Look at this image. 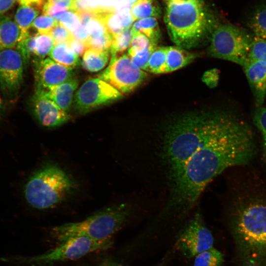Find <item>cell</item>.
I'll list each match as a JSON object with an SVG mask.
<instances>
[{
    "mask_svg": "<svg viewBox=\"0 0 266 266\" xmlns=\"http://www.w3.org/2000/svg\"><path fill=\"white\" fill-rule=\"evenodd\" d=\"M235 114L221 110L184 113L166 121L150 140L140 143V175L165 193L175 187L185 166L222 132Z\"/></svg>",
    "mask_w": 266,
    "mask_h": 266,
    "instance_id": "1",
    "label": "cell"
},
{
    "mask_svg": "<svg viewBox=\"0 0 266 266\" xmlns=\"http://www.w3.org/2000/svg\"><path fill=\"white\" fill-rule=\"evenodd\" d=\"M255 152L251 128L236 117L185 168L170 194L172 205L179 211L190 213L212 180L228 167L248 164Z\"/></svg>",
    "mask_w": 266,
    "mask_h": 266,
    "instance_id": "2",
    "label": "cell"
},
{
    "mask_svg": "<svg viewBox=\"0 0 266 266\" xmlns=\"http://www.w3.org/2000/svg\"><path fill=\"white\" fill-rule=\"evenodd\" d=\"M230 223L240 266H266V200L241 199L232 211Z\"/></svg>",
    "mask_w": 266,
    "mask_h": 266,
    "instance_id": "3",
    "label": "cell"
},
{
    "mask_svg": "<svg viewBox=\"0 0 266 266\" xmlns=\"http://www.w3.org/2000/svg\"><path fill=\"white\" fill-rule=\"evenodd\" d=\"M164 20L171 40L186 50L202 44L217 27L202 0H169Z\"/></svg>",
    "mask_w": 266,
    "mask_h": 266,
    "instance_id": "4",
    "label": "cell"
},
{
    "mask_svg": "<svg viewBox=\"0 0 266 266\" xmlns=\"http://www.w3.org/2000/svg\"><path fill=\"white\" fill-rule=\"evenodd\" d=\"M133 211L128 202L105 208L84 220L52 228L50 234L60 244L70 238L85 236L96 240H110L127 222Z\"/></svg>",
    "mask_w": 266,
    "mask_h": 266,
    "instance_id": "5",
    "label": "cell"
},
{
    "mask_svg": "<svg viewBox=\"0 0 266 266\" xmlns=\"http://www.w3.org/2000/svg\"><path fill=\"white\" fill-rule=\"evenodd\" d=\"M75 189L70 176L59 166L47 165L34 172L24 187V195L33 208L44 210L63 202Z\"/></svg>",
    "mask_w": 266,
    "mask_h": 266,
    "instance_id": "6",
    "label": "cell"
},
{
    "mask_svg": "<svg viewBox=\"0 0 266 266\" xmlns=\"http://www.w3.org/2000/svg\"><path fill=\"white\" fill-rule=\"evenodd\" d=\"M111 239L99 241L81 236L68 239L40 255L8 258V262L37 266H50L55 264L76 260L93 252L106 250L112 247Z\"/></svg>",
    "mask_w": 266,
    "mask_h": 266,
    "instance_id": "7",
    "label": "cell"
},
{
    "mask_svg": "<svg viewBox=\"0 0 266 266\" xmlns=\"http://www.w3.org/2000/svg\"><path fill=\"white\" fill-rule=\"evenodd\" d=\"M253 39L246 31L236 26L220 25L211 34L208 53L211 57L243 66Z\"/></svg>",
    "mask_w": 266,
    "mask_h": 266,
    "instance_id": "8",
    "label": "cell"
},
{
    "mask_svg": "<svg viewBox=\"0 0 266 266\" xmlns=\"http://www.w3.org/2000/svg\"><path fill=\"white\" fill-rule=\"evenodd\" d=\"M147 74L138 67L127 55H111L108 67L99 77L122 94L129 93L141 84Z\"/></svg>",
    "mask_w": 266,
    "mask_h": 266,
    "instance_id": "9",
    "label": "cell"
},
{
    "mask_svg": "<svg viewBox=\"0 0 266 266\" xmlns=\"http://www.w3.org/2000/svg\"><path fill=\"white\" fill-rule=\"evenodd\" d=\"M214 237L206 226L201 214L197 212L181 230L175 247L185 257L190 259L213 247Z\"/></svg>",
    "mask_w": 266,
    "mask_h": 266,
    "instance_id": "10",
    "label": "cell"
},
{
    "mask_svg": "<svg viewBox=\"0 0 266 266\" xmlns=\"http://www.w3.org/2000/svg\"><path fill=\"white\" fill-rule=\"evenodd\" d=\"M255 103L260 107L266 98V40L255 37L243 65Z\"/></svg>",
    "mask_w": 266,
    "mask_h": 266,
    "instance_id": "11",
    "label": "cell"
},
{
    "mask_svg": "<svg viewBox=\"0 0 266 266\" xmlns=\"http://www.w3.org/2000/svg\"><path fill=\"white\" fill-rule=\"evenodd\" d=\"M123 94L100 78L87 80L75 94L74 105L81 114H85L98 107L121 99Z\"/></svg>",
    "mask_w": 266,
    "mask_h": 266,
    "instance_id": "12",
    "label": "cell"
},
{
    "mask_svg": "<svg viewBox=\"0 0 266 266\" xmlns=\"http://www.w3.org/2000/svg\"><path fill=\"white\" fill-rule=\"evenodd\" d=\"M24 62L17 50L0 51V90L9 100L15 99L23 82Z\"/></svg>",
    "mask_w": 266,
    "mask_h": 266,
    "instance_id": "13",
    "label": "cell"
},
{
    "mask_svg": "<svg viewBox=\"0 0 266 266\" xmlns=\"http://www.w3.org/2000/svg\"><path fill=\"white\" fill-rule=\"evenodd\" d=\"M31 106L34 117L45 127H58L66 123L70 118L67 112L37 89L32 98Z\"/></svg>",
    "mask_w": 266,
    "mask_h": 266,
    "instance_id": "14",
    "label": "cell"
},
{
    "mask_svg": "<svg viewBox=\"0 0 266 266\" xmlns=\"http://www.w3.org/2000/svg\"><path fill=\"white\" fill-rule=\"evenodd\" d=\"M72 68L50 58L36 62L34 77L36 88L44 89L62 84L72 78Z\"/></svg>",
    "mask_w": 266,
    "mask_h": 266,
    "instance_id": "15",
    "label": "cell"
},
{
    "mask_svg": "<svg viewBox=\"0 0 266 266\" xmlns=\"http://www.w3.org/2000/svg\"><path fill=\"white\" fill-rule=\"evenodd\" d=\"M78 85V80L71 78L56 86L36 89L39 90L45 97L53 100L63 110L67 112L71 105L73 94Z\"/></svg>",
    "mask_w": 266,
    "mask_h": 266,
    "instance_id": "16",
    "label": "cell"
},
{
    "mask_svg": "<svg viewBox=\"0 0 266 266\" xmlns=\"http://www.w3.org/2000/svg\"><path fill=\"white\" fill-rule=\"evenodd\" d=\"M21 31L14 19L0 16V51L13 49L20 40Z\"/></svg>",
    "mask_w": 266,
    "mask_h": 266,
    "instance_id": "17",
    "label": "cell"
},
{
    "mask_svg": "<svg viewBox=\"0 0 266 266\" xmlns=\"http://www.w3.org/2000/svg\"><path fill=\"white\" fill-rule=\"evenodd\" d=\"M43 7L35 5H20L17 9L14 20L21 31V41L29 34V30L34 19L42 10Z\"/></svg>",
    "mask_w": 266,
    "mask_h": 266,
    "instance_id": "18",
    "label": "cell"
},
{
    "mask_svg": "<svg viewBox=\"0 0 266 266\" xmlns=\"http://www.w3.org/2000/svg\"><path fill=\"white\" fill-rule=\"evenodd\" d=\"M196 57L195 54L177 46L168 47L166 73L172 72L186 66Z\"/></svg>",
    "mask_w": 266,
    "mask_h": 266,
    "instance_id": "19",
    "label": "cell"
},
{
    "mask_svg": "<svg viewBox=\"0 0 266 266\" xmlns=\"http://www.w3.org/2000/svg\"><path fill=\"white\" fill-rule=\"evenodd\" d=\"M134 21L149 18L158 17L161 14V8L155 0H138L131 8Z\"/></svg>",
    "mask_w": 266,
    "mask_h": 266,
    "instance_id": "20",
    "label": "cell"
},
{
    "mask_svg": "<svg viewBox=\"0 0 266 266\" xmlns=\"http://www.w3.org/2000/svg\"><path fill=\"white\" fill-rule=\"evenodd\" d=\"M108 58V51L88 48L83 54L82 64L83 67L88 71L97 72L106 65Z\"/></svg>",
    "mask_w": 266,
    "mask_h": 266,
    "instance_id": "21",
    "label": "cell"
},
{
    "mask_svg": "<svg viewBox=\"0 0 266 266\" xmlns=\"http://www.w3.org/2000/svg\"><path fill=\"white\" fill-rule=\"evenodd\" d=\"M49 55L55 62L71 68L76 66L79 62L78 56L66 43L54 45Z\"/></svg>",
    "mask_w": 266,
    "mask_h": 266,
    "instance_id": "22",
    "label": "cell"
},
{
    "mask_svg": "<svg viewBox=\"0 0 266 266\" xmlns=\"http://www.w3.org/2000/svg\"><path fill=\"white\" fill-rule=\"evenodd\" d=\"M133 34L140 33L147 36L152 41L158 42L160 30L158 21L154 17L143 18L135 21L131 27Z\"/></svg>",
    "mask_w": 266,
    "mask_h": 266,
    "instance_id": "23",
    "label": "cell"
},
{
    "mask_svg": "<svg viewBox=\"0 0 266 266\" xmlns=\"http://www.w3.org/2000/svg\"><path fill=\"white\" fill-rule=\"evenodd\" d=\"M168 47H157L152 52L145 71L161 74L166 73Z\"/></svg>",
    "mask_w": 266,
    "mask_h": 266,
    "instance_id": "24",
    "label": "cell"
},
{
    "mask_svg": "<svg viewBox=\"0 0 266 266\" xmlns=\"http://www.w3.org/2000/svg\"><path fill=\"white\" fill-rule=\"evenodd\" d=\"M224 261L223 254L213 247L197 255L193 266H222Z\"/></svg>",
    "mask_w": 266,
    "mask_h": 266,
    "instance_id": "25",
    "label": "cell"
},
{
    "mask_svg": "<svg viewBox=\"0 0 266 266\" xmlns=\"http://www.w3.org/2000/svg\"><path fill=\"white\" fill-rule=\"evenodd\" d=\"M249 26L256 37L266 40V5L254 11L249 21Z\"/></svg>",
    "mask_w": 266,
    "mask_h": 266,
    "instance_id": "26",
    "label": "cell"
},
{
    "mask_svg": "<svg viewBox=\"0 0 266 266\" xmlns=\"http://www.w3.org/2000/svg\"><path fill=\"white\" fill-rule=\"evenodd\" d=\"M157 44L142 33H134L129 48L128 56L131 57L144 53L153 48L157 47Z\"/></svg>",
    "mask_w": 266,
    "mask_h": 266,
    "instance_id": "27",
    "label": "cell"
},
{
    "mask_svg": "<svg viewBox=\"0 0 266 266\" xmlns=\"http://www.w3.org/2000/svg\"><path fill=\"white\" fill-rule=\"evenodd\" d=\"M133 36L131 28L126 29L120 33L112 35L110 49L111 55H117L129 48Z\"/></svg>",
    "mask_w": 266,
    "mask_h": 266,
    "instance_id": "28",
    "label": "cell"
},
{
    "mask_svg": "<svg viewBox=\"0 0 266 266\" xmlns=\"http://www.w3.org/2000/svg\"><path fill=\"white\" fill-rule=\"evenodd\" d=\"M70 7L71 0H60L56 1L47 0L43 5L42 15L54 17L62 12L70 11Z\"/></svg>",
    "mask_w": 266,
    "mask_h": 266,
    "instance_id": "29",
    "label": "cell"
},
{
    "mask_svg": "<svg viewBox=\"0 0 266 266\" xmlns=\"http://www.w3.org/2000/svg\"><path fill=\"white\" fill-rule=\"evenodd\" d=\"M59 21L53 17L42 15L37 17L32 24V28L39 34H49Z\"/></svg>",
    "mask_w": 266,
    "mask_h": 266,
    "instance_id": "30",
    "label": "cell"
},
{
    "mask_svg": "<svg viewBox=\"0 0 266 266\" xmlns=\"http://www.w3.org/2000/svg\"><path fill=\"white\" fill-rule=\"evenodd\" d=\"M254 124L261 132L263 140V160L266 164V108L259 107L254 111Z\"/></svg>",
    "mask_w": 266,
    "mask_h": 266,
    "instance_id": "31",
    "label": "cell"
},
{
    "mask_svg": "<svg viewBox=\"0 0 266 266\" xmlns=\"http://www.w3.org/2000/svg\"><path fill=\"white\" fill-rule=\"evenodd\" d=\"M112 35L108 32L99 36L90 37L85 43L87 48L98 50L108 51L112 43Z\"/></svg>",
    "mask_w": 266,
    "mask_h": 266,
    "instance_id": "32",
    "label": "cell"
},
{
    "mask_svg": "<svg viewBox=\"0 0 266 266\" xmlns=\"http://www.w3.org/2000/svg\"><path fill=\"white\" fill-rule=\"evenodd\" d=\"M53 38L54 45L67 43L73 36L72 33L61 23L57 25L49 33Z\"/></svg>",
    "mask_w": 266,
    "mask_h": 266,
    "instance_id": "33",
    "label": "cell"
},
{
    "mask_svg": "<svg viewBox=\"0 0 266 266\" xmlns=\"http://www.w3.org/2000/svg\"><path fill=\"white\" fill-rule=\"evenodd\" d=\"M53 17L58 20L71 32L74 30L80 24L77 15L71 11L62 12Z\"/></svg>",
    "mask_w": 266,
    "mask_h": 266,
    "instance_id": "34",
    "label": "cell"
},
{
    "mask_svg": "<svg viewBox=\"0 0 266 266\" xmlns=\"http://www.w3.org/2000/svg\"><path fill=\"white\" fill-rule=\"evenodd\" d=\"M85 27L90 37L99 36L108 32L102 21L95 16L87 24Z\"/></svg>",
    "mask_w": 266,
    "mask_h": 266,
    "instance_id": "35",
    "label": "cell"
},
{
    "mask_svg": "<svg viewBox=\"0 0 266 266\" xmlns=\"http://www.w3.org/2000/svg\"><path fill=\"white\" fill-rule=\"evenodd\" d=\"M99 6L98 0H71L70 11L76 13L91 10Z\"/></svg>",
    "mask_w": 266,
    "mask_h": 266,
    "instance_id": "36",
    "label": "cell"
},
{
    "mask_svg": "<svg viewBox=\"0 0 266 266\" xmlns=\"http://www.w3.org/2000/svg\"><path fill=\"white\" fill-rule=\"evenodd\" d=\"M156 48H153L144 53L138 54L130 58L138 67L143 70H145L149 58Z\"/></svg>",
    "mask_w": 266,
    "mask_h": 266,
    "instance_id": "37",
    "label": "cell"
},
{
    "mask_svg": "<svg viewBox=\"0 0 266 266\" xmlns=\"http://www.w3.org/2000/svg\"><path fill=\"white\" fill-rule=\"evenodd\" d=\"M71 50L77 55L81 56L87 49L86 44L73 36L66 43Z\"/></svg>",
    "mask_w": 266,
    "mask_h": 266,
    "instance_id": "38",
    "label": "cell"
},
{
    "mask_svg": "<svg viewBox=\"0 0 266 266\" xmlns=\"http://www.w3.org/2000/svg\"><path fill=\"white\" fill-rule=\"evenodd\" d=\"M203 80L210 87H214L219 80L218 70L213 69L208 71L203 75Z\"/></svg>",
    "mask_w": 266,
    "mask_h": 266,
    "instance_id": "39",
    "label": "cell"
},
{
    "mask_svg": "<svg viewBox=\"0 0 266 266\" xmlns=\"http://www.w3.org/2000/svg\"><path fill=\"white\" fill-rule=\"evenodd\" d=\"M71 33L75 38L84 42L85 43L89 38V34L86 28L81 24Z\"/></svg>",
    "mask_w": 266,
    "mask_h": 266,
    "instance_id": "40",
    "label": "cell"
},
{
    "mask_svg": "<svg viewBox=\"0 0 266 266\" xmlns=\"http://www.w3.org/2000/svg\"><path fill=\"white\" fill-rule=\"evenodd\" d=\"M16 0H0V16L12 8Z\"/></svg>",
    "mask_w": 266,
    "mask_h": 266,
    "instance_id": "41",
    "label": "cell"
},
{
    "mask_svg": "<svg viewBox=\"0 0 266 266\" xmlns=\"http://www.w3.org/2000/svg\"><path fill=\"white\" fill-rule=\"evenodd\" d=\"M20 5H35L43 7L45 0H16Z\"/></svg>",
    "mask_w": 266,
    "mask_h": 266,
    "instance_id": "42",
    "label": "cell"
},
{
    "mask_svg": "<svg viewBox=\"0 0 266 266\" xmlns=\"http://www.w3.org/2000/svg\"><path fill=\"white\" fill-rule=\"evenodd\" d=\"M99 266H122L120 264L109 259L104 260Z\"/></svg>",
    "mask_w": 266,
    "mask_h": 266,
    "instance_id": "43",
    "label": "cell"
},
{
    "mask_svg": "<svg viewBox=\"0 0 266 266\" xmlns=\"http://www.w3.org/2000/svg\"><path fill=\"white\" fill-rule=\"evenodd\" d=\"M101 1L102 3H105V4H108V6L114 7L116 4H118L120 2H122V0H98V2Z\"/></svg>",
    "mask_w": 266,
    "mask_h": 266,
    "instance_id": "44",
    "label": "cell"
},
{
    "mask_svg": "<svg viewBox=\"0 0 266 266\" xmlns=\"http://www.w3.org/2000/svg\"><path fill=\"white\" fill-rule=\"evenodd\" d=\"M171 258V254L166 255L165 257L159 263L153 266H165Z\"/></svg>",
    "mask_w": 266,
    "mask_h": 266,
    "instance_id": "45",
    "label": "cell"
},
{
    "mask_svg": "<svg viewBox=\"0 0 266 266\" xmlns=\"http://www.w3.org/2000/svg\"><path fill=\"white\" fill-rule=\"evenodd\" d=\"M138 0H122L121 6H127L131 8L132 6Z\"/></svg>",
    "mask_w": 266,
    "mask_h": 266,
    "instance_id": "46",
    "label": "cell"
},
{
    "mask_svg": "<svg viewBox=\"0 0 266 266\" xmlns=\"http://www.w3.org/2000/svg\"><path fill=\"white\" fill-rule=\"evenodd\" d=\"M5 106L3 101L0 96V120H1L4 112Z\"/></svg>",
    "mask_w": 266,
    "mask_h": 266,
    "instance_id": "47",
    "label": "cell"
},
{
    "mask_svg": "<svg viewBox=\"0 0 266 266\" xmlns=\"http://www.w3.org/2000/svg\"><path fill=\"white\" fill-rule=\"evenodd\" d=\"M52 0V1H56L60 0Z\"/></svg>",
    "mask_w": 266,
    "mask_h": 266,
    "instance_id": "48",
    "label": "cell"
},
{
    "mask_svg": "<svg viewBox=\"0 0 266 266\" xmlns=\"http://www.w3.org/2000/svg\"><path fill=\"white\" fill-rule=\"evenodd\" d=\"M168 0V1H169V0Z\"/></svg>",
    "mask_w": 266,
    "mask_h": 266,
    "instance_id": "49",
    "label": "cell"
}]
</instances>
